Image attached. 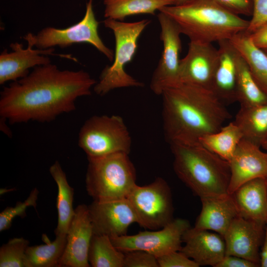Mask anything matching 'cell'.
Listing matches in <instances>:
<instances>
[{
    "instance_id": "1",
    "label": "cell",
    "mask_w": 267,
    "mask_h": 267,
    "mask_svg": "<svg viewBox=\"0 0 267 267\" xmlns=\"http://www.w3.org/2000/svg\"><path fill=\"white\" fill-rule=\"evenodd\" d=\"M96 82L83 70H60L51 63L34 67L27 75L3 88L0 116L11 124L50 122L76 109L78 98L91 94Z\"/></svg>"
},
{
    "instance_id": "2",
    "label": "cell",
    "mask_w": 267,
    "mask_h": 267,
    "mask_svg": "<svg viewBox=\"0 0 267 267\" xmlns=\"http://www.w3.org/2000/svg\"><path fill=\"white\" fill-rule=\"evenodd\" d=\"M161 95L163 131L170 145L198 143L231 117L226 104L208 89L180 83Z\"/></svg>"
},
{
    "instance_id": "3",
    "label": "cell",
    "mask_w": 267,
    "mask_h": 267,
    "mask_svg": "<svg viewBox=\"0 0 267 267\" xmlns=\"http://www.w3.org/2000/svg\"><path fill=\"white\" fill-rule=\"evenodd\" d=\"M171 17L190 41L212 43L229 40L246 31L249 21L242 18L212 0H193L159 10Z\"/></svg>"
},
{
    "instance_id": "4",
    "label": "cell",
    "mask_w": 267,
    "mask_h": 267,
    "mask_svg": "<svg viewBox=\"0 0 267 267\" xmlns=\"http://www.w3.org/2000/svg\"><path fill=\"white\" fill-rule=\"evenodd\" d=\"M170 145L174 156V170L194 194L200 199L228 194V161L199 142Z\"/></svg>"
},
{
    "instance_id": "5",
    "label": "cell",
    "mask_w": 267,
    "mask_h": 267,
    "mask_svg": "<svg viewBox=\"0 0 267 267\" xmlns=\"http://www.w3.org/2000/svg\"><path fill=\"white\" fill-rule=\"evenodd\" d=\"M151 21L143 19L125 22L106 18L104 26L111 30L115 41L113 62L102 71L99 81L93 87L95 93L103 96L116 89L142 87L144 84L134 78L125 71V66L133 59L139 36Z\"/></svg>"
},
{
    "instance_id": "6",
    "label": "cell",
    "mask_w": 267,
    "mask_h": 267,
    "mask_svg": "<svg viewBox=\"0 0 267 267\" xmlns=\"http://www.w3.org/2000/svg\"><path fill=\"white\" fill-rule=\"evenodd\" d=\"M88 159L86 188L93 200L126 198L136 185L135 169L128 154L117 153Z\"/></svg>"
},
{
    "instance_id": "7",
    "label": "cell",
    "mask_w": 267,
    "mask_h": 267,
    "mask_svg": "<svg viewBox=\"0 0 267 267\" xmlns=\"http://www.w3.org/2000/svg\"><path fill=\"white\" fill-rule=\"evenodd\" d=\"M131 144L129 131L118 115L93 116L86 121L79 133L78 145L88 158L129 154Z\"/></svg>"
},
{
    "instance_id": "8",
    "label": "cell",
    "mask_w": 267,
    "mask_h": 267,
    "mask_svg": "<svg viewBox=\"0 0 267 267\" xmlns=\"http://www.w3.org/2000/svg\"><path fill=\"white\" fill-rule=\"evenodd\" d=\"M98 26L99 22L95 18L93 8V0H89L83 19L75 24L64 29L47 27L36 35L29 33L23 39L28 44L41 49L56 46L65 48L79 43L89 44L112 61L114 53L100 38Z\"/></svg>"
},
{
    "instance_id": "9",
    "label": "cell",
    "mask_w": 267,
    "mask_h": 267,
    "mask_svg": "<svg viewBox=\"0 0 267 267\" xmlns=\"http://www.w3.org/2000/svg\"><path fill=\"white\" fill-rule=\"evenodd\" d=\"M127 198L134 210L137 223L145 229H160L174 219L171 189L162 178H156L148 185L136 184Z\"/></svg>"
},
{
    "instance_id": "10",
    "label": "cell",
    "mask_w": 267,
    "mask_h": 267,
    "mask_svg": "<svg viewBox=\"0 0 267 267\" xmlns=\"http://www.w3.org/2000/svg\"><path fill=\"white\" fill-rule=\"evenodd\" d=\"M190 227L187 220L178 218L173 219L159 229L145 230L134 235L126 234L110 239L116 248L123 252L141 250L157 258L172 252L179 251L182 246L183 235Z\"/></svg>"
},
{
    "instance_id": "11",
    "label": "cell",
    "mask_w": 267,
    "mask_h": 267,
    "mask_svg": "<svg viewBox=\"0 0 267 267\" xmlns=\"http://www.w3.org/2000/svg\"><path fill=\"white\" fill-rule=\"evenodd\" d=\"M157 17L161 29L160 38L163 43V50L152 74L150 88L155 94L162 95L167 89L180 84L179 57L182 33L177 23L166 14L159 11Z\"/></svg>"
},
{
    "instance_id": "12",
    "label": "cell",
    "mask_w": 267,
    "mask_h": 267,
    "mask_svg": "<svg viewBox=\"0 0 267 267\" xmlns=\"http://www.w3.org/2000/svg\"><path fill=\"white\" fill-rule=\"evenodd\" d=\"M93 234L113 238L126 235L129 226L137 223L134 210L128 199L95 201L88 206Z\"/></svg>"
},
{
    "instance_id": "13",
    "label": "cell",
    "mask_w": 267,
    "mask_h": 267,
    "mask_svg": "<svg viewBox=\"0 0 267 267\" xmlns=\"http://www.w3.org/2000/svg\"><path fill=\"white\" fill-rule=\"evenodd\" d=\"M212 43L190 41L186 55L180 60L179 83L211 90L218 59Z\"/></svg>"
},
{
    "instance_id": "14",
    "label": "cell",
    "mask_w": 267,
    "mask_h": 267,
    "mask_svg": "<svg viewBox=\"0 0 267 267\" xmlns=\"http://www.w3.org/2000/svg\"><path fill=\"white\" fill-rule=\"evenodd\" d=\"M93 235V227L88 206L79 205L74 209L59 267H90L88 252Z\"/></svg>"
},
{
    "instance_id": "15",
    "label": "cell",
    "mask_w": 267,
    "mask_h": 267,
    "mask_svg": "<svg viewBox=\"0 0 267 267\" xmlns=\"http://www.w3.org/2000/svg\"><path fill=\"white\" fill-rule=\"evenodd\" d=\"M265 225L236 217L222 236L225 255L239 257L260 266V249L263 243Z\"/></svg>"
},
{
    "instance_id": "16",
    "label": "cell",
    "mask_w": 267,
    "mask_h": 267,
    "mask_svg": "<svg viewBox=\"0 0 267 267\" xmlns=\"http://www.w3.org/2000/svg\"><path fill=\"white\" fill-rule=\"evenodd\" d=\"M230 179L228 193L231 194L247 181L267 178V152L243 138L230 160Z\"/></svg>"
},
{
    "instance_id": "17",
    "label": "cell",
    "mask_w": 267,
    "mask_h": 267,
    "mask_svg": "<svg viewBox=\"0 0 267 267\" xmlns=\"http://www.w3.org/2000/svg\"><path fill=\"white\" fill-rule=\"evenodd\" d=\"M11 52L4 49L0 55V84L15 81L27 75L29 69L51 63L48 55L54 53L53 47L44 49H34L28 44L24 48L22 44L11 43Z\"/></svg>"
},
{
    "instance_id": "18",
    "label": "cell",
    "mask_w": 267,
    "mask_h": 267,
    "mask_svg": "<svg viewBox=\"0 0 267 267\" xmlns=\"http://www.w3.org/2000/svg\"><path fill=\"white\" fill-rule=\"evenodd\" d=\"M179 251L199 266L216 267L225 255L223 237L215 232L190 227L184 233Z\"/></svg>"
},
{
    "instance_id": "19",
    "label": "cell",
    "mask_w": 267,
    "mask_h": 267,
    "mask_svg": "<svg viewBox=\"0 0 267 267\" xmlns=\"http://www.w3.org/2000/svg\"><path fill=\"white\" fill-rule=\"evenodd\" d=\"M218 59L211 90L225 104L236 101L238 51L229 40L218 42Z\"/></svg>"
},
{
    "instance_id": "20",
    "label": "cell",
    "mask_w": 267,
    "mask_h": 267,
    "mask_svg": "<svg viewBox=\"0 0 267 267\" xmlns=\"http://www.w3.org/2000/svg\"><path fill=\"white\" fill-rule=\"evenodd\" d=\"M202 209L194 228L213 231L223 236L233 220L239 216L231 194L201 198Z\"/></svg>"
},
{
    "instance_id": "21",
    "label": "cell",
    "mask_w": 267,
    "mask_h": 267,
    "mask_svg": "<svg viewBox=\"0 0 267 267\" xmlns=\"http://www.w3.org/2000/svg\"><path fill=\"white\" fill-rule=\"evenodd\" d=\"M231 195L239 216L266 223L267 188L266 178H257L247 181Z\"/></svg>"
},
{
    "instance_id": "22",
    "label": "cell",
    "mask_w": 267,
    "mask_h": 267,
    "mask_svg": "<svg viewBox=\"0 0 267 267\" xmlns=\"http://www.w3.org/2000/svg\"><path fill=\"white\" fill-rule=\"evenodd\" d=\"M230 41L245 59L258 86L267 96V55L253 44L246 31L236 34Z\"/></svg>"
},
{
    "instance_id": "23",
    "label": "cell",
    "mask_w": 267,
    "mask_h": 267,
    "mask_svg": "<svg viewBox=\"0 0 267 267\" xmlns=\"http://www.w3.org/2000/svg\"><path fill=\"white\" fill-rule=\"evenodd\" d=\"M49 172L58 188L56 200L58 221L54 233L55 235H66L74 214V189L68 183L66 174L58 161H55L50 166Z\"/></svg>"
},
{
    "instance_id": "24",
    "label": "cell",
    "mask_w": 267,
    "mask_h": 267,
    "mask_svg": "<svg viewBox=\"0 0 267 267\" xmlns=\"http://www.w3.org/2000/svg\"><path fill=\"white\" fill-rule=\"evenodd\" d=\"M233 122L243 139L261 147L267 137V104L240 106Z\"/></svg>"
},
{
    "instance_id": "25",
    "label": "cell",
    "mask_w": 267,
    "mask_h": 267,
    "mask_svg": "<svg viewBox=\"0 0 267 267\" xmlns=\"http://www.w3.org/2000/svg\"><path fill=\"white\" fill-rule=\"evenodd\" d=\"M106 18L123 21L138 14L154 15L164 7L175 5V0H104Z\"/></svg>"
},
{
    "instance_id": "26",
    "label": "cell",
    "mask_w": 267,
    "mask_h": 267,
    "mask_svg": "<svg viewBox=\"0 0 267 267\" xmlns=\"http://www.w3.org/2000/svg\"><path fill=\"white\" fill-rule=\"evenodd\" d=\"M42 240L44 244L27 247L26 267H59L66 244V235H56L55 240L51 241L43 234Z\"/></svg>"
},
{
    "instance_id": "27",
    "label": "cell",
    "mask_w": 267,
    "mask_h": 267,
    "mask_svg": "<svg viewBox=\"0 0 267 267\" xmlns=\"http://www.w3.org/2000/svg\"><path fill=\"white\" fill-rule=\"evenodd\" d=\"M236 68V101L240 106L267 104V96L254 80L246 62L238 51Z\"/></svg>"
},
{
    "instance_id": "28",
    "label": "cell",
    "mask_w": 267,
    "mask_h": 267,
    "mask_svg": "<svg viewBox=\"0 0 267 267\" xmlns=\"http://www.w3.org/2000/svg\"><path fill=\"white\" fill-rule=\"evenodd\" d=\"M242 138L241 131L233 121L223 125L217 132L202 136L199 142L208 150L229 162Z\"/></svg>"
},
{
    "instance_id": "29",
    "label": "cell",
    "mask_w": 267,
    "mask_h": 267,
    "mask_svg": "<svg viewBox=\"0 0 267 267\" xmlns=\"http://www.w3.org/2000/svg\"><path fill=\"white\" fill-rule=\"evenodd\" d=\"M88 261L92 267H124V253L116 248L109 236L93 234Z\"/></svg>"
},
{
    "instance_id": "30",
    "label": "cell",
    "mask_w": 267,
    "mask_h": 267,
    "mask_svg": "<svg viewBox=\"0 0 267 267\" xmlns=\"http://www.w3.org/2000/svg\"><path fill=\"white\" fill-rule=\"evenodd\" d=\"M29 241L23 237L10 239L0 248V267H26V250Z\"/></svg>"
},
{
    "instance_id": "31",
    "label": "cell",
    "mask_w": 267,
    "mask_h": 267,
    "mask_svg": "<svg viewBox=\"0 0 267 267\" xmlns=\"http://www.w3.org/2000/svg\"><path fill=\"white\" fill-rule=\"evenodd\" d=\"M39 193L38 189L34 188L24 202H17L14 207H7L0 213V232L8 229L13 220L17 216L25 217L28 207L32 206L36 208Z\"/></svg>"
},
{
    "instance_id": "32",
    "label": "cell",
    "mask_w": 267,
    "mask_h": 267,
    "mask_svg": "<svg viewBox=\"0 0 267 267\" xmlns=\"http://www.w3.org/2000/svg\"><path fill=\"white\" fill-rule=\"evenodd\" d=\"M124 267H159L157 258L141 250L124 252Z\"/></svg>"
},
{
    "instance_id": "33",
    "label": "cell",
    "mask_w": 267,
    "mask_h": 267,
    "mask_svg": "<svg viewBox=\"0 0 267 267\" xmlns=\"http://www.w3.org/2000/svg\"><path fill=\"white\" fill-rule=\"evenodd\" d=\"M159 267H198L199 265L179 251L157 258Z\"/></svg>"
},
{
    "instance_id": "34",
    "label": "cell",
    "mask_w": 267,
    "mask_h": 267,
    "mask_svg": "<svg viewBox=\"0 0 267 267\" xmlns=\"http://www.w3.org/2000/svg\"><path fill=\"white\" fill-rule=\"evenodd\" d=\"M252 18L246 31L251 34L267 23V0H253Z\"/></svg>"
},
{
    "instance_id": "35",
    "label": "cell",
    "mask_w": 267,
    "mask_h": 267,
    "mask_svg": "<svg viewBox=\"0 0 267 267\" xmlns=\"http://www.w3.org/2000/svg\"><path fill=\"white\" fill-rule=\"evenodd\" d=\"M238 15L252 16L253 0H212Z\"/></svg>"
},
{
    "instance_id": "36",
    "label": "cell",
    "mask_w": 267,
    "mask_h": 267,
    "mask_svg": "<svg viewBox=\"0 0 267 267\" xmlns=\"http://www.w3.org/2000/svg\"><path fill=\"white\" fill-rule=\"evenodd\" d=\"M259 266L247 259L233 255H225L216 267H256Z\"/></svg>"
},
{
    "instance_id": "37",
    "label": "cell",
    "mask_w": 267,
    "mask_h": 267,
    "mask_svg": "<svg viewBox=\"0 0 267 267\" xmlns=\"http://www.w3.org/2000/svg\"><path fill=\"white\" fill-rule=\"evenodd\" d=\"M253 44L263 49L267 47V23L263 24L253 33L249 34Z\"/></svg>"
},
{
    "instance_id": "38",
    "label": "cell",
    "mask_w": 267,
    "mask_h": 267,
    "mask_svg": "<svg viewBox=\"0 0 267 267\" xmlns=\"http://www.w3.org/2000/svg\"><path fill=\"white\" fill-rule=\"evenodd\" d=\"M260 266L267 267V222L265 225L264 238L260 252Z\"/></svg>"
},
{
    "instance_id": "39",
    "label": "cell",
    "mask_w": 267,
    "mask_h": 267,
    "mask_svg": "<svg viewBox=\"0 0 267 267\" xmlns=\"http://www.w3.org/2000/svg\"><path fill=\"white\" fill-rule=\"evenodd\" d=\"M192 0H175V5H182Z\"/></svg>"
},
{
    "instance_id": "40",
    "label": "cell",
    "mask_w": 267,
    "mask_h": 267,
    "mask_svg": "<svg viewBox=\"0 0 267 267\" xmlns=\"http://www.w3.org/2000/svg\"><path fill=\"white\" fill-rule=\"evenodd\" d=\"M261 147L267 151V137L262 144Z\"/></svg>"
},
{
    "instance_id": "41",
    "label": "cell",
    "mask_w": 267,
    "mask_h": 267,
    "mask_svg": "<svg viewBox=\"0 0 267 267\" xmlns=\"http://www.w3.org/2000/svg\"><path fill=\"white\" fill-rule=\"evenodd\" d=\"M263 50L265 52V53L267 55V47L264 49H263Z\"/></svg>"
},
{
    "instance_id": "42",
    "label": "cell",
    "mask_w": 267,
    "mask_h": 267,
    "mask_svg": "<svg viewBox=\"0 0 267 267\" xmlns=\"http://www.w3.org/2000/svg\"><path fill=\"white\" fill-rule=\"evenodd\" d=\"M266 183H267V178H266Z\"/></svg>"
}]
</instances>
